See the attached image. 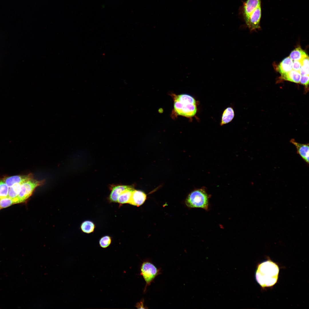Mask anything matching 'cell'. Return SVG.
I'll return each instance as SVG.
<instances>
[{
	"mask_svg": "<svg viewBox=\"0 0 309 309\" xmlns=\"http://www.w3.org/2000/svg\"><path fill=\"white\" fill-rule=\"evenodd\" d=\"M279 268L275 262L267 260L260 264L255 272L257 282L262 287L274 286L277 282L279 273Z\"/></svg>",
	"mask_w": 309,
	"mask_h": 309,
	"instance_id": "obj_1",
	"label": "cell"
},
{
	"mask_svg": "<svg viewBox=\"0 0 309 309\" xmlns=\"http://www.w3.org/2000/svg\"><path fill=\"white\" fill-rule=\"evenodd\" d=\"M174 108L177 114L187 117H193L197 112L195 99L187 94H180L175 97Z\"/></svg>",
	"mask_w": 309,
	"mask_h": 309,
	"instance_id": "obj_2",
	"label": "cell"
},
{
	"mask_svg": "<svg viewBox=\"0 0 309 309\" xmlns=\"http://www.w3.org/2000/svg\"><path fill=\"white\" fill-rule=\"evenodd\" d=\"M209 196L203 188L195 190L188 196L186 205L190 208H201L207 211L209 208Z\"/></svg>",
	"mask_w": 309,
	"mask_h": 309,
	"instance_id": "obj_3",
	"label": "cell"
},
{
	"mask_svg": "<svg viewBox=\"0 0 309 309\" xmlns=\"http://www.w3.org/2000/svg\"><path fill=\"white\" fill-rule=\"evenodd\" d=\"M43 182V181H38L32 178L22 183L18 196L13 199L14 204L25 201L32 195L35 189Z\"/></svg>",
	"mask_w": 309,
	"mask_h": 309,
	"instance_id": "obj_4",
	"label": "cell"
},
{
	"mask_svg": "<svg viewBox=\"0 0 309 309\" xmlns=\"http://www.w3.org/2000/svg\"><path fill=\"white\" fill-rule=\"evenodd\" d=\"M160 269L157 268L149 262L144 261L142 263L140 267V275L142 276L146 283L144 292L146 291L147 287L160 274Z\"/></svg>",
	"mask_w": 309,
	"mask_h": 309,
	"instance_id": "obj_5",
	"label": "cell"
},
{
	"mask_svg": "<svg viewBox=\"0 0 309 309\" xmlns=\"http://www.w3.org/2000/svg\"><path fill=\"white\" fill-rule=\"evenodd\" d=\"M261 5L259 6L250 15L245 23L251 31L260 28V22L261 17Z\"/></svg>",
	"mask_w": 309,
	"mask_h": 309,
	"instance_id": "obj_6",
	"label": "cell"
},
{
	"mask_svg": "<svg viewBox=\"0 0 309 309\" xmlns=\"http://www.w3.org/2000/svg\"><path fill=\"white\" fill-rule=\"evenodd\" d=\"M260 5L261 0H247L243 3L242 13L245 22L254 10Z\"/></svg>",
	"mask_w": 309,
	"mask_h": 309,
	"instance_id": "obj_7",
	"label": "cell"
},
{
	"mask_svg": "<svg viewBox=\"0 0 309 309\" xmlns=\"http://www.w3.org/2000/svg\"><path fill=\"white\" fill-rule=\"evenodd\" d=\"M290 142L295 146L297 153L308 164L309 163V144H301L296 142L294 139H291Z\"/></svg>",
	"mask_w": 309,
	"mask_h": 309,
	"instance_id": "obj_8",
	"label": "cell"
},
{
	"mask_svg": "<svg viewBox=\"0 0 309 309\" xmlns=\"http://www.w3.org/2000/svg\"><path fill=\"white\" fill-rule=\"evenodd\" d=\"M33 178L32 175H16L4 178L3 179L9 187L17 183H22Z\"/></svg>",
	"mask_w": 309,
	"mask_h": 309,
	"instance_id": "obj_9",
	"label": "cell"
},
{
	"mask_svg": "<svg viewBox=\"0 0 309 309\" xmlns=\"http://www.w3.org/2000/svg\"><path fill=\"white\" fill-rule=\"evenodd\" d=\"M146 198V195L143 192L134 190L128 203L139 206L144 203Z\"/></svg>",
	"mask_w": 309,
	"mask_h": 309,
	"instance_id": "obj_10",
	"label": "cell"
},
{
	"mask_svg": "<svg viewBox=\"0 0 309 309\" xmlns=\"http://www.w3.org/2000/svg\"><path fill=\"white\" fill-rule=\"evenodd\" d=\"M131 187L130 186L124 185L115 186L112 187L109 197L110 201L114 202H117L118 197L122 192Z\"/></svg>",
	"mask_w": 309,
	"mask_h": 309,
	"instance_id": "obj_11",
	"label": "cell"
},
{
	"mask_svg": "<svg viewBox=\"0 0 309 309\" xmlns=\"http://www.w3.org/2000/svg\"><path fill=\"white\" fill-rule=\"evenodd\" d=\"M292 60L288 57L284 59L278 67V70L281 74L287 73L292 70Z\"/></svg>",
	"mask_w": 309,
	"mask_h": 309,
	"instance_id": "obj_12",
	"label": "cell"
},
{
	"mask_svg": "<svg viewBox=\"0 0 309 309\" xmlns=\"http://www.w3.org/2000/svg\"><path fill=\"white\" fill-rule=\"evenodd\" d=\"M281 75L282 79L297 83H300L301 76L299 72L293 70Z\"/></svg>",
	"mask_w": 309,
	"mask_h": 309,
	"instance_id": "obj_13",
	"label": "cell"
},
{
	"mask_svg": "<svg viewBox=\"0 0 309 309\" xmlns=\"http://www.w3.org/2000/svg\"><path fill=\"white\" fill-rule=\"evenodd\" d=\"M134 190L132 187L123 191L119 196L117 202L121 204L128 203Z\"/></svg>",
	"mask_w": 309,
	"mask_h": 309,
	"instance_id": "obj_14",
	"label": "cell"
},
{
	"mask_svg": "<svg viewBox=\"0 0 309 309\" xmlns=\"http://www.w3.org/2000/svg\"><path fill=\"white\" fill-rule=\"evenodd\" d=\"M234 116V113L233 109L230 107L226 108L223 114L221 125H223L231 122Z\"/></svg>",
	"mask_w": 309,
	"mask_h": 309,
	"instance_id": "obj_15",
	"label": "cell"
},
{
	"mask_svg": "<svg viewBox=\"0 0 309 309\" xmlns=\"http://www.w3.org/2000/svg\"><path fill=\"white\" fill-rule=\"evenodd\" d=\"M308 55L300 47H298L294 49L290 54L289 57L294 61H300Z\"/></svg>",
	"mask_w": 309,
	"mask_h": 309,
	"instance_id": "obj_16",
	"label": "cell"
},
{
	"mask_svg": "<svg viewBox=\"0 0 309 309\" xmlns=\"http://www.w3.org/2000/svg\"><path fill=\"white\" fill-rule=\"evenodd\" d=\"M301 67L300 73L301 76L309 75V58L307 56L300 60Z\"/></svg>",
	"mask_w": 309,
	"mask_h": 309,
	"instance_id": "obj_17",
	"label": "cell"
},
{
	"mask_svg": "<svg viewBox=\"0 0 309 309\" xmlns=\"http://www.w3.org/2000/svg\"><path fill=\"white\" fill-rule=\"evenodd\" d=\"M95 227V225L92 221H86L83 222L81 225V228L83 232L90 233L93 232Z\"/></svg>",
	"mask_w": 309,
	"mask_h": 309,
	"instance_id": "obj_18",
	"label": "cell"
},
{
	"mask_svg": "<svg viewBox=\"0 0 309 309\" xmlns=\"http://www.w3.org/2000/svg\"><path fill=\"white\" fill-rule=\"evenodd\" d=\"M21 183H17L9 187L8 197L12 199L16 198L19 192Z\"/></svg>",
	"mask_w": 309,
	"mask_h": 309,
	"instance_id": "obj_19",
	"label": "cell"
},
{
	"mask_svg": "<svg viewBox=\"0 0 309 309\" xmlns=\"http://www.w3.org/2000/svg\"><path fill=\"white\" fill-rule=\"evenodd\" d=\"M9 187L3 179H0V198L8 197Z\"/></svg>",
	"mask_w": 309,
	"mask_h": 309,
	"instance_id": "obj_20",
	"label": "cell"
},
{
	"mask_svg": "<svg viewBox=\"0 0 309 309\" xmlns=\"http://www.w3.org/2000/svg\"><path fill=\"white\" fill-rule=\"evenodd\" d=\"M14 204L12 199L8 197L0 199V207L1 208H5L9 207Z\"/></svg>",
	"mask_w": 309,
	"mask_h": 309,
	"instance_id": "obj_21",
	"label": "cell"
},
{
	"mask_svg": "<svg viewBox=\"0 0 309 309\" xmlns=\"http://www.w3.org/2000/svg\"><path fill=\"white\" fill-rule=\"evenodd\" d=\"M111 242V239L108 236H105L102 237L99 241L100 246L103 248H106L108 247Z\"/></svg>",
	"mask_w": 309,
	"mask_h": 309,
	"instance_id": "obj_22",
	"label": "cell"
},
{
	"mask_svg": "<svg viewBox=\"0 0 309 309\" xmlns=\"http://www.w3.org/2000/svg\"><path fill=\"white\" fill-rule=\"evenodd\" d=\"M309 79V75L301 76L300 83L304 85L306 88H308Z\"/></svg>",
	"mask_w": 309,
	"mask_h": 309,
	"instance_id": "obj_23",
	"label": "cell"
},
{
	"mask_svg": "<svg viewBox=\"0 0 309 309\" xmlns=\"http://www.w3.org/2000/svg\"><path fill=\"white\" fill-rule=\"evenodd\" d=\"M301 67L300 61H294L292 64V70L299 72Z\"/></svg>",
	"mask_w": 309,
	"mask_h": 309,
	"instance_id": "obj_24",
	"label": "cell"
},
{
	"mask_svg": "<svg viewBox=\"0 0 309 309\" xmlns=\"http://www.w3.org/2000/svg\"><path fill=\"white\" fill-rule=\"evenodd\" d=\"M138 308H145L144 306V300L140 301V302L137 303L136 306Z\"/></svg>",
	"mask_w": 309,
	"mask_h": 309,
	"instance_id": "obj_25",
	"label": "cell"
},
{
	"mask_svg": "<svg viewBox=\"0 0 309 309\" xmlns=\"http://www.w3.org/2000/svg\"><path fill=\"white\" fill-rule=\"evenodd\" d=\"M1 209V208L0 207V209Z\"/></svg>",
	"mask_w": 309,
	"mask_h": 309,
	"instance_id": "obj_26",
	"label": "cell"
},
{
	"mask_svg": "<svg viewBox=\"0 0 309 309\" xmlns=\"http://www.w3.org/2000/svg\"></svg>",
	"mask_w": 309,
	"mask_h": 309,
	"instance_id": "obj_27",
	"label": "cell"
}]
</instances>
